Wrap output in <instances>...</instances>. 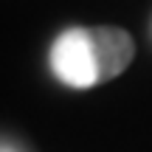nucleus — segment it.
Masks as SVG:
<instances>
[{"mask_svg":"<svg viewBox=\"0 0 152 152\" xmlns=\"http://www.w3.org/2000/svg\"><path fill=\"white\" fill-rule=\"evenodd\" d=\"M51 68H54V76L68 87L85 90V87L99 85L102 79H99V59L90 39V28H65L54 39Z\"/></svg>","mask_w":152,"mask_h":152,"instance_id":"obj_1","label":"nucleus"},{"mask_svg":"<svg viewBox=\"0 0 152 152\" xmlns=\"http://www.w3.org/2000/svg\"><path fill=\"white\" fill-rule=\"evenodd\" d=\"M90 39L96 48V59H99V79L107 82L115 79L135 56V42L127 31L113 26H93L90 28Z\"/></svg>","mask_w":152,"mask_h":152,"instance_id":"obj_2","label":"nucleus"},{"mask_svg":"<svg viewBox=\"0 0 152 152\" xmlns=\"http://www.w3.org/2000/svg\"><path fill=\"white\" fill-rule=\"evenodd\" d=\"M3 152H17V149L11 147V144H3Z\"/></svg>","mask_w":152,"mask_h":152,"instance_id":"obj_3","label":"nucleus"}]
</instances>
